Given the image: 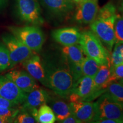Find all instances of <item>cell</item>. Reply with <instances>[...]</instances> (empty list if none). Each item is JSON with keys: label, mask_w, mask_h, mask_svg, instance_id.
I'll use <instances>...</instances> for the list:
<instances>
[{"label": "cell", "mask_w": 123, "mask_h": 123, "mask_svg": "<svg viewBox=\"0 0 123 123\" xmlns=\"http://www.w3.org/2000/svg\"><path fill=\"white\" fill-rule=\"evenodd\" d=\"M11 68V62L7 49L4 43H0V73Z\"/></svg>", "instance_id": "obj_25"}, {"label": "cell", "mask_w": 123, "mask_h": 123, "mask_svg": "<svg viewBox=\"0 0 123 123\" xmlns=\"http://www.w3.org/2000/svg\"><path fill=\"white\" fill-rule=\"evenodd\" d=\"M37 120L29 112L20 108V111L14 120L15 123H34Z\"/></svg>", "instance_id": "obj_27"}, {"label": "cell", "mask_w": 123, "mask_h": 123, "mask_svg": "<svg viewBox=\"0 0 123 123\" xmlns=\"http://www.w3.org/2000/svg\"><path fill=\"white\" fill-rule=\"evenodd\" d=\"M116 42H123V15L117 14L114 23Z\"/></svg>", "instance_id": "obj_26"}, {"label": "cell", "mask_w": 123, "mask_h": 123, "mask_svg": "<svg viewBox=\"0 0 123 123\" xmlns=\"http://www.w3.org/2000/svg\"><path fill=\"white\" fill-rule=\"evenodd\" d=\"M22 63L24 68L31 76L47 87L43 64L39 55L34 54Z\"/></svg>", "instance_id": "obj_17"}, {"label": "cell", "mask_w": 123, "mask_h": 123, "mask_svg": "<svg viewBox=\"0 0 123 123\" xmlns=\"http://www.w3.org/2000/svg\"><path fill=\"white\" fill-rule=\"evenodd\" d=\"M67 98L56 94L54 92H49V97L47 104L51 108L58 122L63 120L72 113L70 103Z\"/></svg>", "instance_id": "obj_14"}, {"label": "cell", "mask_w": 123, "mask_h": 123, "mask_svg": "<svg viewBox=\"0 0 123 123\" xmlns=\"http://www.w3.org/2000/svg\"><path fill=\"white\" fill-rule=\"evenodd\" d=\"M17 106L12 101L0 96V108H15Z\"/></svg>", "instance_id": "obj_31"}, {"label": "cell", "mask_w": 123, "mask_h": 123, "mask_svg": "<svg viewBox=\"0 0 123 123\" xmlns=\"http://www.w3.org/2000/svg\"><path fill=\"white\" fill-rule=\"evenodd\" d=\"M111 83L114 81H118L123 79V63L114 66H111Z\"/></svg>", "instance_id": "obj_28"}, {"label": "cell", "mask_w": 123, "mask_h": 123, "mask_svg": "<svg viewBox=\"0 0 123 123\" xmlns=\"http://www.w3.org/2000/svg\"><path fill=\"white\" fill-rule=\"evenodd\" d=\"M16 9L22 22L38 26L44 23L38 0H16Z\"/></svg>", "instance_id": "obj_5"}, {"label": "cell", "mask_w": 123, "mask_h": 123, "mask_svg": "<svg viewBox=\"0 0 123 123\" xmlns=\"http://www.w3.org/2000/svg\"><path fill=\"white\" fill-rule=\"evenodd\" d=\"M81 68L83 76L93 78L99 70L100 65L88 56L84 57L81 62Z\"/></svg>", "instance_id": "obj_21"}, {"label": "cell", "mask_w": 123, "mask_h": 123, "mask_svg": "<svg viewBox=\"0 0 123 123\" xmlns=\"http://www.w3.org/2000/svg\"><path fill=\"white\" fill-rule=\"evenodd\" d=\"M120 10L121 13H122L123 14V0L121 3V6H120Z\"/></svg>", "instance_id": "obj_34"}, {"label": "cell", "mask_w": 123, "mask_h": 123, "mask_svg": "<svg viewBox=\"0 0 123 123\" xmlns=\"http://www.w3.org/2000/svg\"><path fill=\"white\" fill-rule=\"evenodd\" d=\"M44 8L56 18L62 19L71 14L74 9L73 0H40Z\"/></svg>", "instance_id": "obj_13"}, {"label": "cell", "mask_w": 123, "mask_h": 123, "mask_svg": "<svg viewBox=\"0 0 123 123\" xmlns=\"http://www.w3.org/2000/svg\"><path fill=\"white\" fill-rule=\"evenodd\" d=\"M9 29L14 36L33 51L39 52L41 50L45 38L43 31L38 26H10Z\"/></svg>", "instance_id": "obj_4"}, {"label": "cell", "mask_w": 123, "mask_h": 123, "mask_svg": "<svg viewBox=\"0 0 123 123\" xmlns=\"http://www.w3.org/2000/svg\"><path fill=\"white\" fill-rule=\"evenodd\" d=\"M116 9L112 2H108L102 8L99 10L96 18L101 19H108L116 16Z\"/></svg>", "instance_id": "obj_24"}, {"label": "cell", "mask_w": 123, "mask_h": 123, "mask_svg": "<svg viewBox=\"0 0 123 123\" xmlns=\"http://www.w3.org/2000/svg\"><path fill=\"white\" fill-rule=\"evenodd\" d=\"M99 10L97 0H83L78 3L74 14L75 21L80 24H91L96 19Z\"/></svg>", "instance_id": "obj_11"}, {"label": "cell", "mask_w": 123, "mask_h": 123, "mask_svg": "<svg viewBox=\"0 0 123 123\" xmlns=\"http://www.w3.org/2000/svg\"><path fill=\"white\" fill-rule=\"evenodd\" d=\"M37 121L40 123H54L56 119L51 108L45 104L38 108Z\"/></svg>", "instance_id": "obj_20"}, {"label": "cell", "mask_w": 123, "mask_h": 123, "mask_svg": "<svg viewBox=\"0 0 123 123\" xmlns=\"http://www.w3.org/2000/svg\"><path fill=\"white\" fill-rule=\"evenodd\" d=\"M72 113L81 123L92 122L95 115V103L84 101L76 93L71 92L69 95Z\"/></svg>", "instance_id": "obj_8"}, {"label": "cell", "mask_w": 123, "mask_h": 123, "mask_svg": "<svg viewBox=\"0 0 123 123\" xmlns=\"http://www.w3.org/2000/svg\"><path fill=\"white\" fill-rule=\"evenodd\" d=\"M111 66L100 65L99 71L93 78L95 85L98 90L106 91V88L111 84Z\"/></svg>", "instance_id": "obj_18"}, {"label": "cell", "mask_w": 123, "mask_h": 123, "mask_svg": "<svg viewBox=\"0 0 123 123\" xmlns=\"http://www.w3.org/2000/svg\"><path fill=\"white\" fill-rule=\"evenodd\" d=\"M42 63L47 88L68 99L74 84L68 60L61 50L47 55Z\"/></svg>", "instance_id": "obj_1"}, {"label": "cell", "mask_w": 123, "mask_h": 123, "mask_svg": "<svg viewBox=\"0 0 123 123\" xmlns=\"http://www.w3.org/2000/svg\"><path fill=\"white\" fill-rule=\"evenodd\" d=\"M105 92L96 88L93 78L83 76L74 84L71 92L76 93L84 101H92Z\"/></svg>", "instance_id": "obj_9"}, {"label": "cell", "mask_w": 123, "mask_h": 123, "mask_svg": "<svg viewBox=\"0 0 123 123\" xmlns=\"http://www.w3.org/2000/svg\"><path fill=\"white\" fill-rule=\"evenodd\" d=\"M49 97V92L39 87L27 94L21 108L29 112L35 118L37 117L38 108L41 105L47 104Z\"/></svg>", "instance_id": "obj_12"}, {"label": "cell", "mask_w": 123, "mask_h": 123, "mask_svg": "<svg viewBox=\"0 0 123 123\" xmlns=\"http://www.w3.org/2000/svg\"><path fill=\"white\" fill-rule=\"evenodd\" d=\"M95 115L92 122L110 119L123 123V104L115 100L107 92L103 93L95 103Z\"/></svg>", "instance_id": "obj_3"}, {"label": "cell", "mask_w": 123, "mask_h": 123, "mask_svg": "<svg viewBox=\"0 0 123 123\" xmlns=\"http://www.w3.org/2000/svg\"><path fill=\"white\" fill-rule=\"evenodd\" d=\"M106 92L115 100L123 104V85L119 81L111 83L106 88Z\"/></svg>", "instance_id": "obj_22"}, {"label": "cell", "mask_w": 123, "mask_h": 123, "mask_svg": "<svg viewBox=\"0 0 123 123\" xmlns=\"http://www.w3.org/2000/svg\"><path fill=\"white\" fill-rule=\"evenodd\" d=\"M113 51L111 53V66L123 63V42L115 43Z\"/></svg>", "instance_id": "obj_23"}, {"label": "cell", "mask_w": 123, "mask_h": 123, "mask_svg": "<svg viewBox=\"0 0 123 123\" xmlns=\"http://www.w3.org/2000/svg\"><path fill=\"white\" fill-rule=\"evenodd\" d=\"M5 76L13 81L21 90L27 93L39 87L36 80L26 71H11Z\"/></svg>", "instance_id": "obj_15"}, {"label": "cell", "mask_w": 123, "mask_h": 123, "mask_svg": "<svg viewBox=\"0 0 123 123\" xmlns=\"http://www.w3.org/2000/svg\"><path fill=\"white\" fill-rule=\"evenodd\" d=\"M14 120L5 117L0 116V123H13Z\"/></svg>", "instance_id": "obj_33"}, {"label": "cell", "mask_w": 123, "mask_h": 123, "mask_svg": "<svg viewBox=\"0 0 123 123\" xmlns=\"http://www.w3.org/2000/svg\"><path fill=\"white\" fill-rule=\"evenodd\" d=\"M51 36L58 43L67 46L79 43L81 33L76 27H67L53 31Z\"/></svg>", "instance_id": "obj_16"}, {"label": "cell", "mask_w": 123, "mask_h": 123, "mask_svg": "<svg viewBox=\"0 0 123 123\" xmlns=\"http://www.w3.org/2000/svg\"><path fill=\"white\" fill-rule=\"evenodd\" d=\"M2 38L3 43L8 50L11 62V68L17 64L22 63L34 54L33 50L12 34H4Z\"/></svg>", "instance_id": "obj_6"}, {"label": "cell", "mask_w": 123, "mask_h": 123, "mask_svg": "<svg viewBox=\"0 0 123 123\" xmlns=\"http://www.w3.org/2000/svg\"><path fill=\"white\" fill-rule=\"evenodd\" d=\"M20 111V109L15 108H0V116L14 120ZM14 122V121H13Z\"/></svg>", "instance_id": "obj_30"}, {"label": "cell", "mask_w": 123, "mask_h": 123, "mask_svg": "<svg viewBox=\"0 0 123 123\" xmlns=\"http://www.w3.org/2000/svg\"><path fill=\"white\" fill-rule=\"evenodd\" d=\"M68 62L71 73L72 76H73L74 82L75 83L80 78H81V77L83 76L82 72V68H81V63H74L70 61Z\"/></svg>", "instance_id": "obj_29"}, {"label": "cell", "mask_w": 123, "mask_h": 123, "mask_svg": "<svg viewBox=\"0 0 123 123\" xmlns=\"http://www.w3.org/2000/svg\"><path fill=\"white\" fill-rule=\"evenodd\" d=\"M0 96L18 106L24 103L26 98L27 93L21 90L5 75H0Z\"/></svg>", "instance_id": "obj_10"}, {"label": "cell", "mask_w": 123, "mask_h": 123, "mask_svg": "<svg viewBox=\"0 0 123 123\" xmlns=\"http://www.w3.org/2000/svg\"><path fill=\"white\" fill-rule=\"evenodd\" d=\"M61 50L68 61L71 62L81 63L84 58V52L80 44L63 46Z\"/></svg>", "instance_id": "obj_19"}, {"label": "cell", "mask_w": 123, "mask_h": 123, "mask_svg": "<svg viewBox=\"0 0 123 123\" xmlns=\"http://www.w3.org/2000/svg\"><path fill=\"white\" fill-rule=\"evenodd\" d=\"M79 44L84 53L100 65L111 66V53L92 31L81 33Z\"/></svg>", "instance_id": "obj_2"}, {"label": "cell", "mask_w": 123, "mask_h": 123, "mask_svg": "<svg viewBox=\"0 0 123 123\" xmlns=\"http://www.w3.org/2000/svg\"><path fill=\"white\" fill-rule=\"evenodd\" d=\"M116 17L108 19L96 18L90 24L91 31L96 35L111 53L116 42L114 23Z\"/></svg>", "instance_id": "obj_7"}, {"label": "cell", "mask_w": 123, "mask_h": 123, "mask_svg": "<svg viewBox=\"0 0 123 123\" xmlns=\"http://www.w3.org/2000/svg\"><path fill=\"white\" fill-rule=\"evenodd\" d=\"M74 2H75V3H77V4H78V3L81 2V1H83V0H73Z\"/></svg>", "instance_id": "obj_35"}, {"label": "cell", "mask_w": 123, "mask_h": 123, "mask_svg": "<svg viewBox=\"0 0 123 123\" xmlns=\"http://www.w3.org/2000/svg\"><path fill=\"white\" fill-rule=\"evenodd\" d=\"M119 81V83H120L121 84H122L123 85V79H121V80H119V81Z\"/></svg>", "instance_id": "obj_37"}, {"label": "cell", "mask_w": 123, "mask_h": 123, "mask_svg": "<svg viewBox=\"0 0 123 123\" xmlns=\"http://www.w3.org/2000/svg\"><path fill=\"white\" fill-rule=\"evenodd\" d=\"M59 123H81L80 121L78 120L73 114H71L68 116L66 119L63 120L59 121Z\"/></svg>", "instance_id": "obj_32"}, {"label": "cell", "mask_w": 123, "mask_h": 123, "mask_svg": "<svg viewBox=\"0 0 123 123\" xmlns=\"http://www.w3.org/2000/svg\"><path fill=\"white\" fill-rule=\"evenodd\" d=\"M4 0H0V7L2 6L3 2H4Z\"/></svg>", "instance_id": "obj_36"}]
</instances>
